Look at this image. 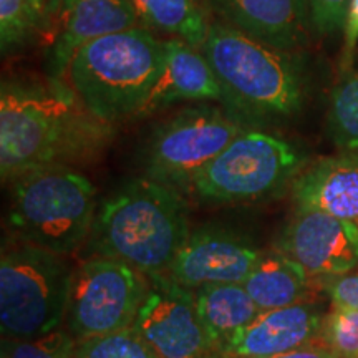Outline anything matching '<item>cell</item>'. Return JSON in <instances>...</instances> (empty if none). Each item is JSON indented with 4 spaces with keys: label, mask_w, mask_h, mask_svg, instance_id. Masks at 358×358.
Wrapping results in <instances>:
<instances>
[{
    "label": "cell",
    "mask_w": 358,
    "mask_h": 358,
    "mask_svg": "<svg viewBox=\"0 0 358 358\" xmlns=\"http://www.w3.org/2000/svg\"><path fill=\"white\" fill-rule=\"evenodd\" d=\"M348 2L350 0H308L313 32L319 37H330L343 30Z\"/></svg>",
    "instance_id": "484cf974"
},
{
    "label": "cell",
    "mask_w": 358,
    "mask_h": 358,
    "mask_svg": "<svg viewBox=\"0 0 358 358\" xmlns=\"http://www.w3.org/2000/svg\"><path fill=\"white\" fill-rule=\"evenodd\" d=\"M187 211L182 192L146 176L133 178L98 203L85 250L146 277L163 275L189 237Z\"/></svg>",
    "instance_id": "3957f363"
},
{
    "label": "cell",
    "mask_w": 358,
    "mask_h": 358,
    "mask_svg": "<svg viewBox=\"0 0 358 358\" xmlns=\"http://www.w3.org/2000/svg\"><path fill=\"white\" fill-rule=\"evenodd\" d=\"M201 322L216 345V353L227 340L261 315L243 284H209L194 290Z\"/></svg>",
    "instance_id": "d6986e66"
},
{
    "label": "cell",
    "mask_w": 358,
    "mask_h": 358,
    "mask_svg": "<svg viewBox=\"0 0 358 358\" xmlns=\"http://www.w3.org/2000/svg\"><path fill=\"white\" fill-rule=\"evenodd\" d=\"M75 338L62 329L40 338H2V358H75Z\"/></svg>",
    "instance_id": "d4e9b609"
},
{
    "label": "cell",
    "mask_w": 358,
    "mask_h": 358,
    "mask_svg": "<svg viewBox=\"0 0 358 358\" xmlns=\"http://www.w3.org/2000/svg\"><path fill=\"white\" fill-rule=\"evenodd\" d=\"M10 185L8 229L17 241L60 256L87 243L96 214L93 182L71 166H43Z\"/></svg>",
    "instance_id": "5b68a950"
},
{
    "label": "cell",
    "mask_w": 358,
    "mask_h": 358,
    "mask_svg": "<svg viewBox=\"0 0 358 358\" xmlns=\"http://www.w3.org/2000/svg\"><path fill=\"white\" fill-rule=\"evenodd\" d=\"M201 50L222 88V108L248 129H267L302 113L306 57L259 42L213 19Z\"/></svg>",
    "instance_id": "7a4b0ae2"
},
{
    "label": "cell",
    "mask_w": 358,
    "mask_h": 358,
    "mask_svg": "<svg viewBox=\"0 0 358 358\" xmlns=\"http://www.w3.org/2000/svg\"><path fill=\"white\" fill-rule=\"evenodd\" d=\"M138 25L131 0H55L40 38L45 75L65 80L71 58L83 45Z\"/></svg>",
    "instance_id": "8fae6325"
},
{
    "label": "cell",
    "mask_w": 358,
    "mask_h": 358,
    "mask_svg": "<svg viewBox=\"0 0 358 358\" xmlns=\"http://www.w3.org/2000/svg\"><path fill=\"white\" fill-rule=\"evenodd\" d=\"M327 134L340 153L358 155V69L340 75L330 93Z\"/></svg>",
    "instance_id": "44dd1931"
},
{
    "label": "cell",
    "mask_w": 358,
    "mask_h": 358,
    "mask_svg": "<svg viewBox=\"0 0 358 358\" xmlns=\"http://www.w3.org/2000/svg\"><path fill=\"white\" fill-rule=\"evenodd\" d=\"M213 19L287 52H302L313 34L308 0H206Z\"/></svg>",
    "instance_id": "5bb4252c"
},
{
    "label": "cell",
    "mask_w": 358,
    "mask_h": 358,
    "mask_svg": "<svg viewBox=\"0 0 358 358\" xmlns=\"http://www.w3.org/2000/svg\"><path fill=\"white\" fill-rule=\"evenodd\" d=\"M40 43V30L27 0H0V50L2 55L20 53Z\"/></svg>",
    "instance_id": "7402d4cb"
},
{
    "label": "cell",
    "mask_w": 358,
    "mask_h": 358,
    "mask_svg": "<svg viewBox=\"0 0 358 358\" xmlns=\"http://www.w3.org/2000/svg\"><path fill=\"white\" fill-rule=\"evenodd\" d=\"M64 257L22 241L3 249L0 261L3 338H40L60 330L73 275Z\"/></svg>",
    "instance_id": "52a82bcc"
},
{
    "label": "cell",
    "mask_w": 358,
    "mask_h": 358,
    "mask_svg": "<svg viewBox=\"0 0 358 358\" xmlns=\"http://www.w3.org/2000/svg\"><path fill=\"white\" fill-rule=\"evenodd\" d=\"M27 3H29L35 24H37L40 30V38H42V34L45 27L48 24V19H50V13L55 0H27Z\"/></svg>",
    "instance_id": "f546056e"
},
{
    "label": "cell",
    "mask_w": 358,
    "mask_h": 358,
    "mask_svg": "<svg viewBox=\"0 0 358 358\" xmlns=\"http://www.w3.org/2000/svg\"><path fill=\"white\" fill-rule=\"evenodd\" d=\"M343 50L340 58V73H347L353 69L355 50L358 45V0H350L343 22Z\"/></svg>",
    "instance_id": "83f0119b"
},
{
    "label": "cell",
    "mask_w": 358,
    "mask_h": 358,
    "mask_svg": "<svg viewBox=\"0 0 358 358\" xmlns=\"http://www.w3.org/2000/svg\"><path fill=\"white\" fill-rule=\"evenodd\" d=\"M308 280L302 266L274 249L262 254L243 285L261 310H275L306 301Z\"/></svg>",
    "instance_id": "ac0fdd59"
},
{
    "label": "cell",
    "mask_w": 358,
    "mask_h": 358,
    "mask_svg": "<svg viewBox=\"0 0 358 358\" xmlns=\"http://www.w3.org/2000/svg\"><path fill=\"white\" fill-rule=\"evenodd\" d=\"M150 287L133 330L158 358H214L216 345L201 322L194 290L166 274L148 277Z\"/></svg>",
    "instance_id": "30bf717a"
},
{
    "label": "cell",
    "mask_w": 358,
    "mask_h": 358,
    "mask_svg": "<svg viewBox=\"0 0 358 358\" xmlns=\"http://www.w3.org/2000/svg\"><path fill=\"white\" fill-rule=\"evenodd\" d=\"M75 358H158V355L129 327L103 337L80 340L75 345Z\"/></svg>",
    "instance_id": "603a6c76"
},
{
    "label": "cell",
    "mask_w": 358,
    "mask_h": 358,
    "mask_svg": "<svg viewBox=\"0 0 358 358\" xmlns=\"http://www.w3.org/2000/svg\"><path fill=\"white\" fill-rule=\"evenodd\" d=\"M275 249L315 280L338 277L358 267V224L310 208H295L277 237Z\"/></svg>",
    "instance_id": "7c38bea8"
},
{
    "label": "cell",
    "mask_w": 358,
    "mask_h": 358,
    "mask_svg": "<svg viewBox=\"0 0 358 358\" xmlns=\"http://www.w3.org/2000/svg\"><path fill=\"white\" fill-rule=\"evenodd\" d=\"M166 38L138 25L83 45L65 80L96 118L118 124L138 120L158 82Z\"/></svg>",
    "instance_id": "277c9868"
},
{
    "label": "cell",
    "mask_w": 358,
    "mask_h": 358,
    "mask_svg": "<svg viewBox=\"0 0 358 358\" xmlns=\"http://www.w3.org/2000/svg\"><path fill=\"white\" fill-rule=\"evenodd\" d=\"M319 342L340 358H358V310L334 307L325 315Z\"/></svg>",
    "instance_id": "cb8c5ba5"
},
{
    "label": "cell",
    "mask_w": 358,
    "mask_h": 358,
    "mask_svg": "<svg viewBox=\"0 0 358 358\" xmlns=\"http://www.w3.org/2000/svg\"><path fill=\"white\" fill-rule=\"evenodd\" d=\"M116 127L83 105L66 80L8 77L0 85V176L12 182L43 166L98 159Z\"/></svg>",
    "instance_id": "6da1fadb"
},
{
    "label": "cell",
    "mask_w": 358,
    "mask_h": 358,
    "mask_svg": "<svg viewBox=\"0 0 358 358\" xmlns=\"http://www.w3.org/2000/svg\"><path fill=\"white\" fill-rule=\"evenodd\" d=\"M324 312L319 303L264 310L219 348L214 358H271L319 342Z\"/></svg>",
    "instance_id": "9a60e30c"
},
{
    "label": "cell",
    "mask_w": 358,
    "mask_h": 358,
    "mask_svg": "<svg viewBox=\"0 0 358 358\" xmlns=\"http://www.w3.org/2000/svg\"><path fill=\"white\" fill-rule=\"evenodd\" d=\"M307 159L301 148L266 129H244L194 181L189 192L204 204H256L279 198Z\"/></svg>",
    "instance_id": "8992f818"
},
{
    "label": "cell",
    "mask_w": 358,
    "mask_h": 358,
    "mask_svg": "<svg viewBox=\"0 0 358 358\" xmlns=\"http://www.w3.org/2000/svg\"><path fill=\"white\" fill-rule=\"evenodd\" d=\"M182 101L222 103L221 83L201 48L185 40L166 38L163 70L138 118Z\"/></svg>",
    "instance_id": "2e32d148"
},
{
    "label": "cell",
    "mask_w": 358,
    "mask_h": 358,
    "mask_svg": "<svg viewBox=\"0 0 358 358\" xmlns=\"http://www.w3.org/2000/svg\"><path fill=\"white\" fill-rule=\"evenodd\" d=\"M219 103H196L156 123L143 141V176L189 192L192 181L244 131Z\"/></svg>",
    "instance_id": "ba28073f"
},
{
    "label": "cell",
    "mask_w": 358,
    "mask_h": 358,
    "mask_svg": "<svg viewBox=\"0 0 358 358\" xmlns=\"http://www.w3.org/2000/svg\"><path fill=\"white\" fill-rule=\"evenodd\" d=\"M145 277L115 259H85L71 275L66 332L80 342L129 329L150 287Z\"/></svg>",
    "instance_id": "9c48e42d"
},
{
    "label": "cell",
    "mask_w": 358,
    "mask_h": 358,
    "mask_svg": "<svg viewBox=\"0 0 358 358\" xmlns=\"http://www.w3.org/2000/svg\"><path fill=\"white\" fill-rule=\"evenodd\" d=\"M295 208H310L358 224V155L329 156L303 169L292 185Z\"/></svg>",
    "instance_id": "e0dca14e"
},
{
    "label": "cell",
    "mask_w": 358,
    "mask_h": 358,
    "mask_svg": "<svg viewBox=\"0 0 358 358\" xmlns=\"http://www.w3.org/2000/svg\"><path fill=\"white\" fill-rule=\"evenodd\" d=\"M271 358H340V357L335 355L330 348L322 345L320 342H315V343H310V345L295 348V350L280 353V355H275Z\"/></svg>",
    "instance_id": "f1b7e54d"
},
{
    "label": "cell",
    "mask_w": 358,
    "mask_h": 358,
    "mask_svg": "<svg viewBox=\"0 0 358 358\" xmlns=\"http://www.w3.org/2000/svg\"><path fill=\"white\" fill-rule=\"evenodd\" d=\"M131 3L143 27L203 48L213 24L206 0H131Z\"/></svg>",
    "instance_id": "ffe728a7"
},
{
    "label": "cell",
    "mask_w": 358,
    "mask_h": 358,
    "mask_svg": "<svg viewBox=\"0 0 358 358\" xmlns=\"http://www.w3.org/2000/svg\"><path fill=\"white\" fill-rule=\"evenodd\" d=\"M320 284L332 301L334 307L358 310V272L332 277V279L322 280Z\"/></svg>",
    "instance_id": "4316f807"
},
{
    "label": "cell",
    "mask_w": 358,
    "mask_h": 358,
    "mask_svg": "<svg viewBox=\"0 0 358 358\" xmlns=\"http://www.w3.org/2000/svg\"><path fill=\"white\" fill-rule=\"evenodd\" d=\"M262 254L243 232L203 226L189 232L166 275L191 290L209 284H243Z\"/></svg>",
    "instance_id": "4fadbf2b"
}]
</instances>
